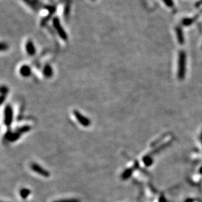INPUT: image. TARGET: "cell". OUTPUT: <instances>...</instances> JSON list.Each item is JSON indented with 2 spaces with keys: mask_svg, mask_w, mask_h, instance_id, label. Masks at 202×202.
<instances>
[{
  "mask_svg": "<svg viewBox=\"0 0 202 202\" xmlns=\"http://www.w3.org/2000/svg\"><path fill=\"white\" fill-rule=\"evenodd\" d=\"M56 202H80V201L77 199H66V200H60Z\"/></svg>",
  "mask_w": 202,
  "mask_h": 202,
  "instance_id": "11",
  "label": "cell"
},
{
  "mask_svg": "<svg viewBox=\"0 0 202 202\" xmlns=\"http://www.w3.org/2000/svg\"><path fill=\"white\" fill-rule=\"evenodd\" d=\"M73 112H74V115L75 116L77 121H78L79 123L81 124L82 126L88 127L90 125L91 122L89 119H88L87 117H85V116L81 114L79 111H77V110H75Z\"/></svg>",
  "mask_w": 202,
  "mask_h": 202,
  "instance_id": "2",
  "label": "cell"
},
{
  "mask_svg": "<svg viewBox=\"0 0 202 202\" xmlns=\"http://www.w3.org/2000/svg\"><path fill=\"white\" fill-rule=\"evenodd\" d=\"M44 74H45V75L46 77H51L52 74V71L51 68L49 66H46L45 68L44 69Z\"/></svg>",
  "mask_w": 202,
  "mask_h": 202,
  "instance_id": "9",
  "label": "cell"
},
{
  "mask_svg": "<svg viewBox=\"0 0 202 202\" xmlns=\"http://www.w3.org/2000/svg\"><path fill=\"white\" fill-rule=\"evenodd\" d=\"M160 202H165V200H164V198H162L161 199H160Z\"/></svg>",
  "mask_w": 202,
  "mask_h": 202,
  "instance_id": "16",
  "label": "cell"
},
{
  "mask_svg": "<svg viewBox=\"0 0 202 202\" xmlns=\"http://www.w3.org/2000/svg\"><path fill=\"white\" fill-rule=\"evenodd\" d=\"M164 1L165 2V4L168 5V6L171 7L173 5V2L171 0H164Z\"/></svg>",
  "mask_w": 202,
  "mask_h": 202,
  "instance_id": "14",
  "label": "cell"
},
{
  "mask_svg": "<svg viewBox=\"0 0 202 202\" xmlns=\"http://www.w3.org/2000/svg\"><path fill=\"white\" fill-rule=\"evenodd\" d=\"M177 38H178V41L179 42L182 44V43L184 42V37H183V34H182V32L181 29L180 28H177Z\"/></svg>",
  "mask_w": 202,
  "mask_h": 202,
  "instance_id": "7",
  "label": "cell"
},
{
  "mask_svg": "<svg viewBox=\"0 0 202 202\" xmlns=\"http://www.w3.org/2000/svg\"><path fill=\"white\" fill-rule=\"evenodd\" d=\"M13 121V110L10 106H7L5 110V123L7 126L10 125Z\"/></svg>",
  "mask_w": 202,
  "mask_h": 202,
  "instance_id": "4",
  "label": "cell"
},
{
  "mask_svg": "<svg viewBox=\"0 0 202 202\" xmlns=\"http://www.w3.org/2000/svg\"><path fill=\"white\" fill-rule=\"evenodd\" d=\"M186 72V55L184 52L181 51L179 57V70L178 77L180 79H184Z\"/></svg>",
  "mask_w": 202,
  "mask_h": 202,
  "instance_id": "1",
  "label": "cell"
},
{
  "mask_svg": "<svg viewBox=\"0 0 202 202\" xmlns=\"http://www.w3.org/2000/svg\"><path fill=\"white\" fill-rule=\"evenodd\" d=\"M200 172L202 173V167H201V169H200Z\"/></svg>",
  "mask_w": 202,
  "mask_h": 202,
  "instance_id": "17",
  "label": "cell"
},
{
  "mask_svg": "<svg viewBox=\"0 0 202 202\" xmlns=\"http://www.w3.org/2000/svg\"><path fill=\"white\" fill-rule=\"evenodd\" d=\"M30 190L27 189H23L20 191V195L23 199H26L30 194Z\"/></svg>",
  "mask_w": 202,
  "mask_h": 202,
  "instance_id": "8",
  "label": "cell"
},
{
  "mask_svg": "<svg viewBox=\"0 0 202 202\" xmlns=\"http://www.w3.org/2000/svg\"><path fill=\"white\" fill-rule=\"evenodd\" d=\"M132 173V169H128L124 171L122 174V179H128L130 176H131Z\"/></svg>",
  "mask_w": 202,
  "mask_h": 202,
  "instance_id": "10",
  "label": "cell"
},
{
  "mask_svg": "<svg viewBox=\"0 0 202 202\" xmlns=\"http://www.w3.org/2000/svg\"><path fill=\"white\" fill-rule=\"evenodd\" d=\"M191 23H192V21L190 19H185L183 21V24H185V25H189V24H190Z\"/></svg>",
  "mask_w": 202,
  "mask_h": 202,
  "instance_id": "15",
  "label": "cell"
},
{
  "mask_svg": "<svg viewBox=\"0 0 202 202\" xmlns=\"http://www.w3.org/2000/svg\"><path fill=\"white\" fill-rule=\"evenodd\" d=\"M31 168L34 172L39 174L41 176L45 177H49L50 176V173L47 171H46L45 169H43L42 167H41L39 165H38L37 164H32L31 165Z\"/></svg>",
  "mask_w": 202,
  "mask_h": 202,
  "instance_id": "3",
  "label": "cell"
},
{
  "mask_svg": "<svg viewBox=\"0 0 202 202\" xmlns=\"http://www.w3.org/2000/svg\"><path fill=\"white\" fill-rule=\"evenodd\" d=\"M27 51H28L30 54L32 55L34 53V48L31 43H29V45H27Z\"/></svg>",
  "mask_w": 202,
  "mask_h": 202,
  "instance_id": "12",
  "label": "cell"
},
{
  "mask_svg": "<svg viewBox=\"0 0 202 202\" xmlns=\"http://www.w3.org/2000/svg\"><path fill=\"white\" fill-rule=\"evenodd\" d=\"M144 162H145V164H146V165H149L150 164H151L152 159L150 158V157H145V158H144Z\"/></svg>",
  "mask_w": 202,
  "mask_h": 202,
  "instance_id": "13",
  "label": "cell"
},
{
  "mask_svg": "<svg viewBox=\"0 0 202 202\" xmlns=\"http://www.w3.org/2000/svg\"><path fill=\"white\" fill-rule=\"evenodd\" d=\"M20 74L24 77H28L30 74H31V71H30V69L27 66H24L20 68Z\"/></svg>",
  "mask_w": 202,
  "mask_h": 202,
  "instance_id": "6",
  "label": "cell"
},
{
  "mask_svg": "<svg viewBox=\"0 0 202 202\" xmlns=\"http://www.w3.org/2000/svg\"><path fill=\"white\" fill-rule=\"evenodd\" d=\"M20 136V133H7L6 135L7 139L10 141H15Z\"/></svg>",
  "mask_w": 202,
  "mask_h": 202,
  "instance_id": "5",
  "label": "cell"
}]
</instances>
